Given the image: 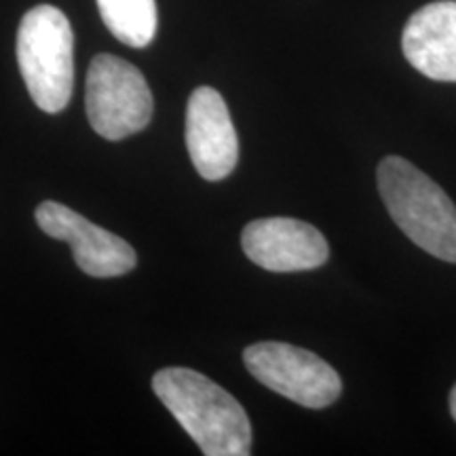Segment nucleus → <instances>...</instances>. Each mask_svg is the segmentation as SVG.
<instances>
[{
  "instance_id": "9d476101",
  "label": "nucleus",
  "mask_w": 456,
  "mask_h": 456,
  "mask_svg": "<svg viewBox=\"0 0 456 456\" xmlns=\"http://www.w3.org/2000/svg\"><path fill=\"white\" fill-rule=\"evenodd\" d=\"M98 9L108 30L129 47L142 49L157 34L155 0H98Z\"/></svg>"
},
{
  "instance_id": "0eeeda50",
  "label": "nucleus",
  "mask_w": 456,
  "mask_h": 456,
  "mask_svg": "<svg viewBox=\"0 0 456 456\" xmlns=\"http://www.w3.org/2000/svg\"><path fill=\"white\" fill-rule=\"evenodd\" d=\"M186 148L199 175L224 180L239 161V140L231 112L218 91L199 87L186 106Z\"/></svg>"
},
{
  "instance_id": "9b49d317",
  "label": "nucleus",
  "mask_w": 456,
  "mask_h": 456,
  "mask_svg": "<svg viewBox=\"0 0 456 456\" xmlns=\"http://www.w3.org/2000/svg\"><path fill=\"white\" fill-rule=\"evenodd\" d=\"M450 412H452V419L456 420V385L454 389L450 391Z\"/></svg>"
},
{
  "instance_id": "f03ea898",
  "label": "nucleus",
  "mask_w": 456,
  "mask_h": 456,
  "mask_svg": "<svg viewBox=\"0 0 456 456\" xmlns=\"http://www.w3.org/2000/svg\"><path fill=\"white\" fill-rule=\"evenodd\" d=\"M376 175L393 222L427 254L456 262V208L446 192L402 157L383 159Z\"/></svg>"
},
{
  "instance_id": "f257e3e1",
  "label": "nucleus",
  "mask_w": 456,
  "mask_h": 456,
  "mask_svg": "<svg viewBox=\"0 0 456 456\" xmlns=\"http://www.w3.org/2000/svg\"><path fill=\"white\" fill-rule=\"evenodd\" d=\"M152 389L203 454L248 456L252 452L248 412L208 376L191 368H163L152 376Z\"/></svg>"
},
{
  "instance_id": "1a4fd4ad",
  "label": "nucleus",
  "mask_w": 456,
  "mask_h": 456,
  "mask_svg": "<svg viewBox=\"0 0 456 456\" xmlns=\"http://www.w3.org/2000/svg\"><path fill=\"white\" fill-rule=\"evenodd\" d=\"M406 60L427 78L456 83V0L425 4L402 34Z\"/></svg>"
},
{
  "instance_id": "423d86ee",
  "label": "nucleus",
  "mask_w": 456,
  "mask_h": 456,
  "mask_svg": "<svg viewBox=\"0 0 456 456\" xmlns=\"http://www.w3.org/2000/svg\"><path fill=\"white\" fill-rule=\"evenodd\" d=\"M37 222L49 237L70 243L74 262L91 277H121L135 269L134 248L74 209L57 201H45L37 208Z\"/></svg>"
},
{
  "instance_id": "20e7f679",
  "label": "nucleus",
  "mask_w": 456,
  "mask_h": 456,
  "mask_svg": "<svg viewBox=\"0 0 456 456\" xmlns=\"http://www.w3.org/2000/svg\"><path fill=\"white\" fill-rule=\"evenodd\" d=\"M85 106L95 134L118 142L148 127L155 102L138 68L117 55L102 53L89 66Z\"/></svg>"
},
{
  "instance_id": "6e6552de",
  "label": "nucleus",
  "mask_w": 456,
  "mask_h": 456,
  "mask_svg": "<svg viewBox=\"0 0 456 456\" xmlns=\"http://www.w3.org/2000/svg\"><path fill=\"white\" fill-rule=\"evenodd\" d=\"M243 252L254 265L271 273L311 271L326 265L330 248L315 226L296 218L249 222L241 235Z\"/></svg>"
},
{
  "instance_id": "7ed1b4c3",
  "label": "nucleus",
  "mask_w": 456,
  "mask_h": 456,
  "mask_svg": "<svg viewBox=\"0 0 456 456\" xmlns=\"http://www.w3.org/2000/svg\"><path fill=\"white\" fill-rule=\"evenodd\" d=\"M17 64L41 110L55 114L70 104L74 89V32L68 17L51 4H38L21 17Z\"/></svg>"
},
{
  "instance_id": "39448f33",
  "label": "nucleus",
  "mask_w": 456,
  "mask_h": 456,
  "mask_svg": "<svg viewBox=\"0 0 456 456\" xmlns=\"http://www.w3.org/2000/svg\"><path fill=\"white\" fill-rule=\"evenodd\" d=\"M243 362L256 380L298 406L328 408L342 393L336 370L302 346L288 342H256L243 351Z\"/></svg>"
}]
</instances>
